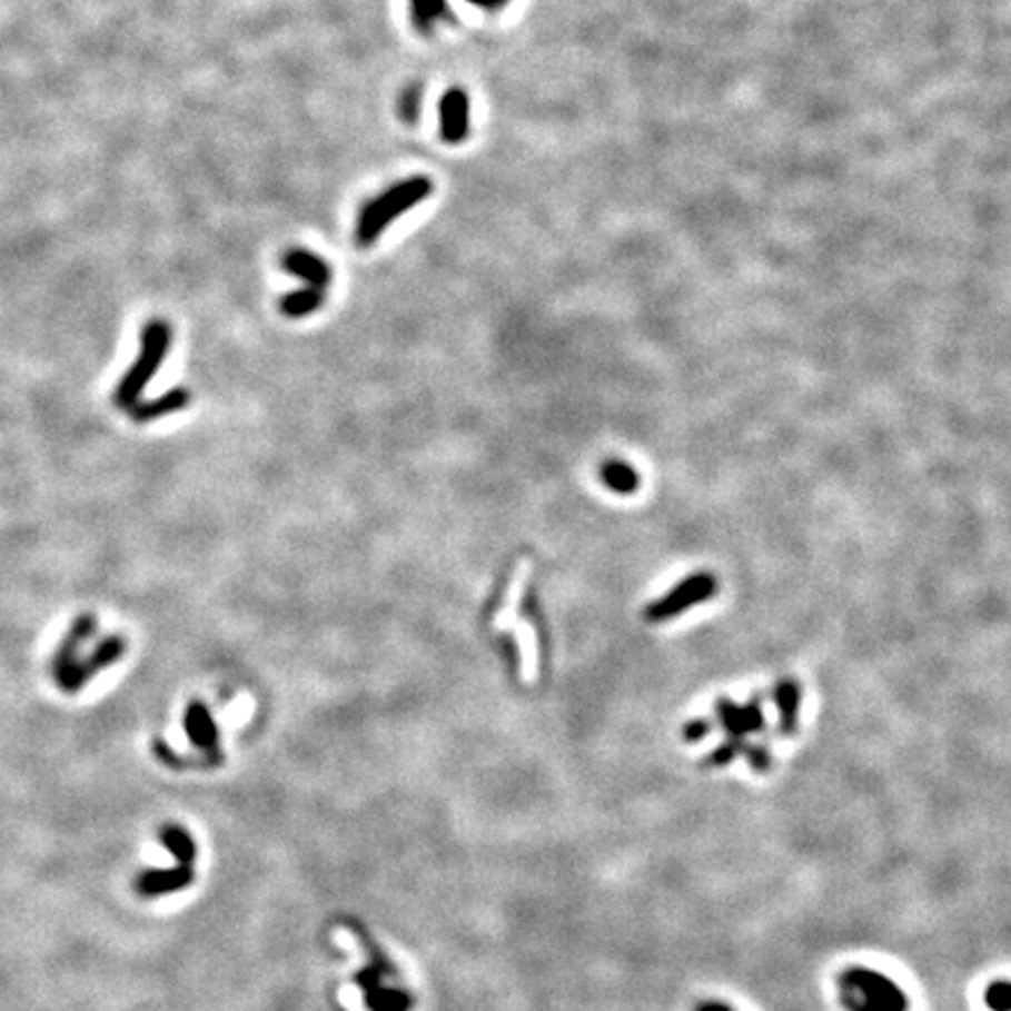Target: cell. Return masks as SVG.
<instances>
[{"label": "cell", "mask_w": 1011, "mask_h": 1011, "mask_svg": "<svg viewBox=\"0 0 1011 1011\" xmlns=\"http://www.w3.org/2000/svg\"><path fill=\"white\" fill-rule=\"evenodd\" d=\"M190 391L184 389V387H176L162 396H157L152 400H146V403H137V406H133L129 410V417L133 422H139V424H148V422H157V419H162V417H169V415H176V413H181L184 408L190 406Z\"/></svg>", "instance_id": "8fae6325"}, {"label": "cell", "mask_w": 1011, "mask_h": 1011, "mask_svg": "<svg viewBox=\"0 0 1011 1011\" xmlns=\"http://www.w3.org/2000/svg\"><path fill=\"white\" fill-rule=\"evenodd\" d=\"M714 724L722 726L731 740H745L752 733L763 731L766 716H763L761 698H752L745 705H737L731 698H718L714 705Z\"/></svg>", "instance_id": "5b68a950"}, {"label": "cell", "mask_w": 1011, "mask_h": 1011, "mask_svg": "<svg viewBox=\"0 0 1011 1011\" xmlns=\"http://www.w3.org/2000/svg\"><path fill=\"white\" fill-rule=\"evenodd\" d=\"M745 759L750 761V766L759 773L763 771H769L771 769V752L763 747V745H747V752H745Z\"/></svg>", "instance_id": "7402d4cb"}, {"label": "cell", "mask_w": 1011, "mask_h": 1011, "mask_svg": "<svg viewBox=\"0 0 1011 1011\" xmlns=\"http://www.w3.org/2000/svg\"><path fill=\"white\" fill-rule=\"evenodd\" d=\"M839 993L848 1011H909L902 988L875 970L850 968L841 972Z\"/></svg>", "instance_id": "3957f363"}, {"label": "cell", "mask_w": 1011, "mask_h": 1011, "mask_svg": "<svg viewBox=\"0 0 1011 1011\" xmlns=\"http://www.w3.org/2000/svg\"><path fill=\"white\" fill-rule=\"evenodd\" d=\"M714 728V718L712 716H698V718H691L688 724H684L682 728V737L686 740V743H701V740H705Z\"/></svg>", "instance_id": "ffe728a7"}, {"label": "cell", "mask_w": 1011, "mask_h": 1011, "mask_svg": "<svg viewBox=\"0 0 1011 1011\" xmlns=\"http://www.w3.org/2000/svg\"><path fill=\"white\" fill-rule=\"evenodd\" d=\"M718 593V578L710 572H695L682 578L677 586L651 602L644 609L648 623H667L684 612L710 602Z\"/></svg>", "instance_id": "277c9868"}, {"label": "cell", "mask_w": 1011, "mask_h": 1011, "mask_svg": "<svg viewBox=\"0 0 1011 1011\" xmlns=\"http://www.w3.org/2000/svg\"><path fill=\"white\" fill-rule=\"evenodd\" d=\"M171 349V326L162 319H152L146 324L141 330V351L137 364H133L125 377L120 379V385L116 387V394H112V400L116 406L122 410H131L137 406L141 394L152 381V377L160 370L165 364L167 351Z\"/></svg>", "instance_id": "7a4b0ae2"}, {"label": "cell", "mask_w": 1011, "mask_h": 1011, "mask_svg": "<svg viewBox=\"0 0 1011 1011\" xmlns=\"http://www.w3.org/2000/svg\"><path fill=\"white\" fill-rule=\"evenodd\" d=\"M436 186L429 176L415 174L403 178V181L381 190L373 199H368L364 209L358 211L354 225V239L358 246H373L381 235H385L391 225L406 216L408 211L417 209L422 201L434 195Z\"/></svg>", "instance_id": "6da1fadb"}, {"label": "cell", "mask_w": 1011, "mask_h": 1011, "mask_svg": "<svg viewBox=\"0 0 1011 1011\" xmlns=\"http://www.w3.org/2000/svg\"><path fill=\"white\" fill-rule=\"evenodd\" d=\"M449 14L453 12H449L447 0H410V19L419 33L436 31Z\"/></svg>", "instance_id": "2e32d148"}, {"label": "cell", "mask_w": 1011, "mask_h": 1011, "mask_svg": "<svg viewBox=\"0 0 1011 1011\" xmlns=\"http://www.w3.org/2000/svg\"><path fill=\"white\" fill-rule=\"evenodd\" d=\"M162 843L171 852V855L178 860V864L192 866V862H195V843H192V839H190V834H188L186 829L176 826V824L167 826L162 831Z\"/></svg>", "instance_id": "e0dca14e"}, {"label": "cell", "mask_w": 1011, "mask_h": 1011, "mask_svg": "<svg viewBox=\"0 0 1011 1011\" xmlns=\"http://www.w3.org/2000/svg\"><path fill=\"white\" fill-rule=\"evenodd\" d=\"M599 478L606 489L621 494V497H631V494H635L642 485L640 470L631 462L623 459H606L599 466Z\"/></svg>", "instance_id": "5bb4252c"}, {"label": "cell", "mask_w": 1011, "mask_h": 1011, "mask_svg": "<svg viewBox=\"0 0 1011 1011\" xmlns=\"http://www.w3.org/2000/svg\"><path fill=\"white\" fill-rule=\"evenodd\" d=\"M97 633V616L95 614H80L71 627H69V633L63 635L61 644L57 646L54 651V658H52V674H54V682L63 688V684L69 682L71 677V672L73 667L78 665V656H80V646L92 637Z\"/></svg>", "instance_id": "52a82bcc"}, {"label": "cell", "mask_w": 1011, "mask_h": 1011, "mask_svg": "<svg viewBox=\"0 0 1011 1011\" xmlns=\"http://www.w3.org/2000/svg\"><path fill=\"white\" fill-rule=\"evenodd\" d=\"M419 99H422V95L417 92V89H408V92L400 97V101H398V108H400V116H403V120H408V122H415V120H417V112H419Z\"/></svg>", "instance_id": "44dd1931"}, {"label": "cell", "mask_w": 1011, "mask_h": 1011, "mask_svg": "<svg viewBox=\"0 0 1011 1011\" xmlns=\"http://www.w3.org/2000/svg\"><path fill=\"white\" fill-rule=\"evenodd\" d=\"M983 1000L993 1011H1011V981H995L985 988Z\"/></svg>", "instance_id": "d6986e66"}, {"label": "cell", "mask_w": 1011, "mask_h": 1011, "mask_svg": "<svg viewBox=\"0 0 1011 1011\" xmlns=\"http://www.w3.org/2000/svg\"><path fill=\"white\" fill-rule=\"evenodd\" d=\"M281 267L288 275L298 277L300 281H305L307 286H314V288H326L333 279L330 265L321 256L305 251V249L286 251L281 258Z\"/></svg>", "instance_id": "9c48e42d"}, {"label": "cell", "mask_w": 1011, "mask_h": 1011, "mask_svg": "<svg viewBox=\"0 0 1011 1011\" xmlns=\"http://www.w3.org/2000/svg\"><path fill=\"white\" fill-rule=\"evenodd\" d=\"M695 1011H733V1009H728V1007L722 1004V1002H705V1004H701Z\"/></svg>", "instance_id": "cb8c5ba5"}, {"label": "cell", "mask_w": 1011, "mask_h": 1011, "mask_svg": "<svg viewBox=\"0 0 1011 1011\" xmlns=\"http://www.w3.org/2000/svg\"><path fill=\"white\" fill-rule=\"evenodd\" d=\"M466 3H470L474 8H480L485 12H499L504 10L511 0H466Z\"/></svg>", "instance_id": "603a6c76"}, {"label": "cell", "mask_w": 1011, "mask_h": 1011, "mask_svg": "<svg viewBox=\"0 0 1011 1011\" xmlns=\"http://www.w3.org/2000/svg\"><path fill=\"white\" fill-rule=\"evenodd\" d=\"M192 883V866H178L167 871H146L137 883V890L143 896H160L167 892L184 890Z\"/></svg>", "instance_id": "4fadbf2b"}, {"label": "cell", "mask_w": 1011, "mask_h": 1011, "mask_svg": "<svg viewBox=\"0 0 1011 1011\" xmlns=\"http://www.w3.org/2000/svg\"><path fill=\"white\" fill-rule=\"evenodd\" d=\"M747 752V745H745V740H731L726 737L722 745H718L716 750H712L705 759L707 766H714V769H724L728 766V763H733L735 759L740 756H745Z\"/></svg>", "instance_id": "ac0fdd59"}, {"label": "cell", "mask_w": 1011, "mask_h": 1011, "mask_svg": "<svg viewBox=\"0 0 1011 1011\" xmlns=\"http://www.w3.org/2000/svg\"><path fill=\"white\" fill-rule=\"evenodd\" d=\"M440 139L447 146H459L470 133V97L462 87H449L438 103Z\"/></svg>", "instance_id": "8992f818"}, {"label": "cell", "mask_w": 1011, "mask_h": 1011, "mask_svg": "<svg viewBox=\"0 0 1011 1011\" xmlns=\"http://www.w3.org/2000/svg\"><path fill=\"white\" fill-rule=\"evenodd\" d=\"M324 288H314L305 286L298 290H290L281 300H279V311L288 319H305L309 314L319 311L324 307Z\"/></svg>", "instance_id": "9a60e30c"}, {"label": "cell", "mask_w": 1011, "mask_h": 1011, "mask_svg": "<svg viewBox=\"0 0 1011 1011\" xmlns=\"http://www.w3.org/2000/svg\"><path fill=\"white\" fill-rule=\"evenodd\" d=\"M184 726L190 737V743L207 752V754H218V726L214 722V716L205 703H190L184 714Z\"/></svg>", "instance_id": "30bf717a"}, {"label": "cell", "mask_w": 1011, "mask_h": 1011, "mask_svg": "<svg viewBox=\"0 0 1011 1011\" xmlns=\"http://www.w3.org/2000/svg\"><path fill=\"white\" fill-rule=\"evenodd\" d=\"M773 701L780 714V733L794 735L799 726V710H801V684L792 677H784L773 686Z\"/></svg>", "instance_id": "7c38bea8"}, {"label": "cell", "mask_w": 1011, "mask_h": 1011, "mask_svg": "<svg viewBox=\"0 0 1011 1011\" xmlns=\"http://www.w3.org/2000/svg\"><path fill=\"white\" fill-rule=\"evenodd\" d=\"M125 651H127V642L122 640V635H108L103 637L97 646L92 654H89L85 661H78V665L73 667L71 672V677L69 682L63 684V691L66 693H78L85 684L92 682L97 674L110 665H116L122 656H125Z\"/></svg>", "instance_id": "ba28073f"}]
</instances>
